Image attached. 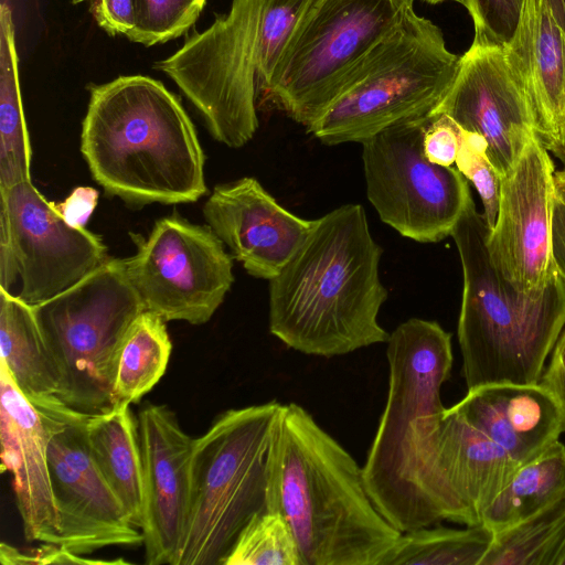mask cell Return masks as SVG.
<instances>
[{
  "instance_id": "obj_1",
  "label": "cell",
  "mask_w": 565,
  "mask_h": 565,
  "mask_svg": "<svg viewBox=\"0 0 565 565\" xmlns=\"http://www.w3.org/2000/svg\"><path fill=\"white\" fill-rule=\"evenodd\" d=\"M387 399L362 467L379 512L401 533L449 520L470 525L437 463L440 391L452 366L451 334L411 318L390 333Z\"/></svg>"
},
{
  "instance_id": "obj_2",
  "label": "cell",
  "mask_w": 565,
  "mask_h": 565,
  "mask_svg": "<svg viewBox=\"0 0 565 565\" xmlns=\"http://www.w3.org/2000/svg\"><path fill=\"white\" fill-rule=\"evenodd\" d=\"M382 254L361 204L313 220L269 280L270 333L288 348L323 358L386 343L390 333L379 322L388 296L379 273Z\"/></svg>"
},
{
  "instance_id": "obj_3",
  "label": "cell",
  "mask_w": 565,
  "mask_h": 565,
  "mask_svg": "<svg viewBox=\"0 0 565 565\" xmlns=\"http://www.w3.org/2000/svg\"><path fill=\"white\" fill-rule=\"evenodd\" d=\"M267 510L287 520L305 565H383L402 534L353 457L296 403L281 404L274 429Z\"/></svg>"
},
{
  "instance_id": "obj_4",
  "label": "cell",
  "mask_w": 565,
  "mask_h": 565,
  "mask_svg": "<svg viewBox=\"0 0 565 565\" xmlns=\"http://www.w3.org/2000/svg\"><path fill=\"white\" fill-rule=\"evenodd\" d=\"M81 152L96 182L129 204L191 203L207 192L191 118L174 94L148 76L90 88Z\"/></svg>"
},
{
  "instance_id": "obj_5",
  "label": "cell",
  "mask_w": 565,
  "mask_h": 565,
  "mask_svg": "<svg viewBox=\"0 0 565 565\" xmlns=\"http://www.w3.org/2000/svg\"><path fill=\"white\" fill-rule=\"evenodd\" d=\"M489 228L472 198L451 237L463 276L458 342L468 391L489 384H537L565 327V281L556 268L546 287L516 289L491 263Z\"/></svg>"
},
{
  "instance_id": "obj_6",
  "label": "cell",
  "mask_w": 565,
  "mask_h": 565,
  "mask_svg": "<svg viewBox=\"0 0 565 565\" xmlns=\"http://www.w3.org/2000/svg\"><path fill=\"white\" fill-rule=\"evenodd\" d=\"M276 399L225 411L194 439L186 527L175 565H223L243 527L267 511Z\"/></svg>"
},
{
  "instance_id": "obj_7",
  "label": "cell",
  "mask_w": 565,
  "mask_h": 565,
  "mask_svg": "<svg viewBox=\"0 0 565 565\" xmlns=\"http://www.w3.org/2000/svg\"><path fill=\"white\" fill-rule=\"evenodd\" d=\"M409 4L354 73L340 96L308 128L320 142H363L380 131L431 116L460 64L439 26Z\"/></svg>"
},
{
  "instance_id": "obj_8",
  "label": "cell",
  "mask_w": 565,
  "mask_h": 565,
  "mask_svg": "<svg viewBox=\"0 0 565 565\" xmlns=\"http://www.w3.org/2000/svg\"><path fill=\"white\" fill-rule=\"evenodd\" d=\"M143 310L122 260L114 258L77 285L33 307L60 370L57 397L63 404L89 416L115 407L120 351Z\"/></svg>"
},
{
  "instance_id": "obj_9",
  "label": "cell",
  "mask_w": 565,
  "mask_h": 565,
  "mask_svg": "<svg viewBox=\"0 0 565 565\" xmlns=\"http://www.w3.org/2000/svg\"><path fill=\"white\" fill-rule=\"evenodd\" d=\"M414 0H312L292 34L266 97L308 128L340 96Z\"/></svg>"
},
{
  "instance_id": "obj_10",
  "label": "cell",
  "mask_w": 565,
  "mask_h": 565,
  "mask_svg": "<svg viewBox=\"0 0 565 565\" xmlns=\"http://www.w3.org/2000/svg\"><path fill=\"white\" fill-rule=\"evenodd\" d=\"M262 0H233L230 11L156 67L203 117L211 136L241 148L257 128L258 22Z\"/></svg>"
},
{
  "instance_id": "obj_11",
  "label": "cell",
  "mask_w": 565,
  "mask_h": 565,
  "mask_svg": "<svg viewBox=\"0 0 565 565\" xmlns=\"http://www.w3.org/2000/svg\"><path fill=\"white\" fill-rule=\"evenodd\" d=\"M430 118L397 124L362 142L370 203L385 224L419 243L450 236L471 199L457 168L426 158L423 138Z\"/></svg>"
},
{
  "instance_id": "obj_12",
  "label": "cell",
  "mask_w": 565,
  "mask_h": 565,
  "mask_svg": "<svg viewBox=\"0 0 565 565\" xmlns=\"http://www.w3.org/2000/svg\"><path fill=\"white\" fill-rule=\"evenodd\" d=\"M108 259L100 237L68 225L31 181L0 190V289L35 307Z\"/></svg>"
},
{
  "instance_id": "obj_13",
  "label": "cell",
  "mask_w": 565,
  "mask_h": 565,
  "mask_svg": "<svg viewBox=\"0 0 565 565\" xmlns=\"http://www.w3.org/2000/svg\"><path fill=\"white\" fill-rule=\"evenodd\" d=\"M137 252L121 259L145 310L169 321L206 323L233 282V256L207 225L174 214L158 220Z\"/></svg>"
},
{
  "instance_id": "obj_14",
  "label": "cell",
  "mask_w": 565,
  "mask_h": 565,
  "mask_svg": "<svg viewBox=\"0 0 565 565\" xmlns=\"http://www.w3.org/2000/svg\"><path fill=\"white\" fill-rule=\"evenodd\" d=\"M555 171L550 152L534 137L501 178L499 211L487 247L497 270L521 291L543 290L555 271Z\"/></svg>"
},
{
  "instance_id": "obj_15",
  "label": "cell",
  "mask_w": 565,
  "mask_h": 565,
  "mask_svg": "<svg viewBox=\"0 0 565 565\" xmlns=\"http://www.w3.org/2000/svg\"><path fill=\"white\" fill-rule=\"evenodd\" d=\"M88 417L77 412L53 435L47 449L61 544L78 555L143 543L142 532L131 523L93 459Z\"/></svg>"
},
{
  "instance_id": "obj_16",
  "label": "cell",
  "mask_w": 565,
  "mask_h": 565,
  "mask_svg": "<svg viewBox=\"0 0 565 565\" xmlns=\"http://www.w3.org/2000/svg\"><path fill=\"white\" fill-rule=\"evenodd\" d=\"M446 114L483 137L488 156L503 175L536 137L529 99L512 73L503 47L471 44L456 78L433 115Z\"/></svg>"
},
{
  "instance_id": "obj_17",
  "label": "cell",
  "mask_w": 565,
  "mask_h": 565,
  "mask_svg": "<svg viewBox=\"0 0 565 565\" xmlns=\"http://www.w3.org/2000/svg\"><path fill=\"white\" fill-rule=\"evenodd\" d=\"M137 418L143 466L145 562L175 565L189 515L194 439L167 405L147 404Z\"/></svg>"
},
{
  "instance_id": "obj_18",
  "label": "cell",
  "mask_w": 565,
  "mask_h": 565,
  "mask_svg": "<svg viewBox=\"0 0 565 565\" xmlns=\"http://www.w3.org/2000/svg\"><path fill=\"white\" fill-rule=\"evenodd\" d=\"M76 413L70 407L60 413H40L0 363L1 468L12 475L15 504L28 542L61 544L47 449L53 435Z\"/></svg>"
},
{
  "instance_id": "obj_19",
  "label": "cell",
  "mask_w": 565,
  "mask_h": 565,
  "mask_svg": "<svg viewBox=\"0 0 565 565\" xmlns=\"http://www.w3.org/2000/svg\"><path fill=\"white\" fill-rule=\"evenodd\" d=\"M207 225L253 277L273 279L310 232L313 220L286 207L253 177L217 184L202 209Z\"/></svg>"
},
{
  "instance_id": "obj_20",
  "label": "cell",
  "mask_w": 565,
  "mask_h": 565,
  "mask_svg": "<svg viewBox=\"0 0 565 565\" xmlns=\"http://www.w3.org/2000/svg\"><path fill=\"white\" fill-rule=\"evenodd\" d=\"M503 50L533 110L536 137L557 158L565 149V26L547 0H524Z\"/></svg>"
},
{
  "instance_id": "obj_21",
  "label": "cell",
  "mask_w": 565,
  "mask_h": 565,
  "mask_svg": "<svg viewBox=\"0 0 565 565\" xmlns=\"http://www.w3.org/2000/svg\"><path fill=\"white\" fill-rule=\"evenodd\" d=\"M450 408L520 465L539 456L565 431L555 401L540 383L482 385L469 390Z\"/></svg>"
},
{
  "instance_id": "obj_22",
  "label": "cell",
  "mask_w": 565,
  "mask_h": 565,
  "mask_svg": "<svg viewBox=\"0 0 565 565\" xmlns=\"http://www.w3.org/2000/svg\"><path fill=\"white\" fill-rule=\"evenodd\" d=\"M436 449L446 486L466 511L470 525L481 524L482 512L520 463L450 407L438 422Z\"/></svg>"
},
{
  "instance_id": "obj_23",
  "label": "cell",
  "mask_w": 565,
  "mask_h": 565,
  "mask_svg": "<svg viewBox=\"0 0 565 565\" xmlns=\"http://www.w3.org/2000/svg\"><path fill=\"white\" fill-rule=\"evenodd\" d=\"M0 363L40 413H60L67 408L57 397L60 370L33 307L3 289H0Z\"/></svg>"
},
{
  "instance_id": "obj_24",
  "label": "cell",
  "mask_w": 565,
  "mask_h": 565,
  "mask_svg": "<svg viewBox=\"0 0 565 565\" xmlns=\"http://www.w3.org/2000/svg\"><path fill=\"white\" fill-rule=\"evenodd\" d=\"M87 439L104 479L137 527L143 524V466L138 418L129 404L93 415L87 420Z\"/></svg>"
},
{
  "instance_id": "obj_25",
  "label": "cell",
  "mask_w": 565,
  "mask_h": 565,
  "mask_svg": "<svg viewBox=\"0 0 565 565\" xmlns=\"http://www.w3.org/2000/svg\"><path fill=\"white\" fill-rule=\"evenodd\" d=\"M565 499V445L556 440L535 458L518 466L481 514L493 532L512 526Z\"/></svg>"
},
{
  "instance_id": "obj_26",
  "label": "cell",
  "mask_w": 565,
  "mask_h": 565,
  "mask_svg": "<svg viewBox=\"0 0 565 565\" xmlns=\"http://www.w3.org/2000/svg\"><path fill=\"white\" fill-rule=\"evenodd\" d=\"M31 147L24 119L12 12L0 7V190L31 181Z\"/></svg>"
},
{
  "instance_id": "obj_27",
  "label": "cell",
  "mask_w": 565,
  "mask_h": 565,
  "mask_svg": "<svg viewBox=\"0 0 565 565\" xmlns=\"http://www.w3.org/2000/svg\"><path fill=\"white\" fill-rule=\"evenodd\" d=\"M166 323L149 310H143L132 322L117 365L115 406L138 403L164 374L172 350Z\"/></svg>"
},
{
  "instance_id": "obj_28",
  "label": "cell",
  "mask_w": 565,
  "mask_h": 565,
  "mask_svg": "<svg viewBox=\"0 0 565 565\" xmlns=\"http://www.w3.org/2000/svg\"><path fill=\"white\" fill-rule=\"evenodd\" d=\"M494 537L483 524L403 532L383 565H480Z\"/></svg>"
},
{
  "instance_id": "obj_29",
  "label": "cell",
  "mask_w": 565,
  "mask_h": 565,
  "mask_svg": "<svg viewBox=\"0 0 565 565\" xmlns=\"http://www.w3.org/2000/svg\"><path fill=\"white\" fill-rule=\"evenodd\" d=\"M565 537V499L504 530L480 565H553Z\"/></svg>"
},
{
  "instance_id": "obj_30",
  "label": "cell",
  "mask_w": 565,
  "mask_h": 565,
  "mask_svg": "<svg viewBox=\"0 0 565 565\" xmlns=\"http://www.w3.org/2000/svg\"><path fill=\"white\" fill-rule=\"evenodd\" d=\"M223 565H305L296 536L278 511L256 514L241 531Z\"/></svg>"
},
{
  "instance_id": "obj_31",
  "label": "cell",
  "mask_w": 565,
  "mask_h": 565,
  "mask_svg": "<svg viewBox=\"0 0 565 565\" xmlns=\"http://www.w3.org/2000/svg\"><path fill=\"white\" fill-rule=\"evenodd\" d=\"M312 0H262L258 22V88L269 86L276 67Z\"/></svg>"
},
{
  "instance_id": "obj_32",
  "label": "cell",
  "mask_w": 565,
  "mask_h": 565,
  "mask_svg": "<svg viewBox=\"0 0 565 565\" xmlns=\"http://www.w3.org/2000/svg\"><path fill=\"white\" fill-rule=\"evenodd\" d=\"M206 0H136L137 22L126 36L151 46L181 36L198 20Z\"/></svg>"
},
{
  "instance_id": "obj_33",
  "label": "cell",
  "mask_w": 565,
  "mask_h": 565,
  "mask_svg": "<svg viewBox=\"0 0 565 565\" xmlns=\"http://www.w3.org/2000/svg\"><path fill=\"white\" fill-rule=\"evenodd\" d=\"M455 164L479 193L483 205L482 215L490 231L499 211L502 175L488 156V145L483 137L462 128Z\"/></svg>"
},
{
  "instance_id": "obj_34",
  "label": "cell",
  "mask_w": 565,
  "mask_h": 565,
  "mask_svg": "<svg viewBox=\"0 0 565 565\" xmlns=\"http://www.w3.org/2000/svg\"><path fill=\"white\" fill-rule=\"evenodd\" d=\"M524 0H462L473 26V44L504 47L513 38Z\"/></svg>"
},
{
  "instance_id": "obj_35",
  "label": "cell",
  "mask_w": 565,
  "mask_h": 565,
  "mask_svg": "<svg viewBox=\"0 0 565 565\" xmlns=\"http://www.w3.org/2000/svg\"><path fill=\"white\" fill-rule=\"evenodd\" d=\"M0 562L3 565L128 564L125 559L88 558L56 543H42L39 547L28 550H20L2 543L0 546Z\"/></svg>"
},
{
  "instance_id": "obj_36",
  "label": "cell",
  "mask_w": 565,
  "mask_h": 565,
  "mask_svg": "<svg viewBox=\"0 0 565 565\" xmlns=\"http://www.w3.org/2000/svg\"><path fill=\"white\" fill-rule=\"evenodd\" d=\"M462 128L448 115H433L423 138L426 158L436 164L452 167L460 147Z\"/></svg>"
},
{
  "instance_id": "obj_37",
  "label": "cell",
  "mask_w": 565,
  "mask_h": 565,
  "mask_svg": "<svg viewBox=\"0 0 565 565\" xmlns=\"http://www.w3.org/2000/svg\"><path fill=\"white\" fill-rule=\"evenodd\" d=\"M93 13L99 26L108 34L126 35L137 22L136 0H97Z\"/></svg>"
},
{
  "instance_id": "obj_38",
  "label": "cell",
  "mask_w": 565,
  "mask_h": 565,
  "mask_svg": "<svg viewBox=\"0 0 565 565\" xmlns=\"http://www.w3.org/2000/svg\"><path fill=\"white\" fill-rule=\"evenodd\" d=\"M98 203V191L92 186H77L55 209L71 226L84 228Z\"/></svg>"
},
{
  "instance_id": "obj_39",
  "label": "cell",
  "mask_w": 565,
  "mask_h": 565,
  "mask_svg": "<svg viewBox=\"0 0 565 565\" xmlns=\"http://www.w3.org/2000/svg\"><path fill=\"white\" fill-rule=\"evenodd\" d=\"M555 401L565 427V330L559 334L539 382Z\"/></svg>"
},
{
  "instance_id": "obj_40",
  "label": "cell",
  "mask_w": 565,
  "mask_h": 565,
  "mask_svg": "<svg viewBox=\"0 0 565 565\" xmlns=\"http://www.w3.org/2000/svg\"><path fill=\"white\" fill-rule=\"evenodd\" d=\"M551 253L553 264L565 281V201L557 193L552 215Z\"/></svg>"
},
{
  "instance_id": "obj_41",
  "label": "cell",
  "mask_w": 565,
  "mask_h": 565,
  "mask_svg": "<svg viewBox=\"0 0 565 565\" xmlns=\"http://www.w3.org/2000/svg\"><path fill=\"white\" fill-rule=\"evenodd\" d=\"M556 193L565 201V168L555 171Z\"/></svg>"
},
{
  "instance_id": "obj_42",
  "label": "cell",
  "mask_w": 565,
  "mask_h": 565,
  "mask_svg": "<svg viewBox=\"0 0 565 565\" xmlns=\"http://www.w3.org/2000/svg\"><path fill=\"white\" fill-rule=\"evenodd\" d=\"M553 565H565V537L555 555Z\"/></svg>"
},
{
  "instance_id": "obj_43",
  "label": "cell",
  "mask_w": 565,
  "mask_h": 565,
  "mask_svg": "<svg viewBox=\"0 0 565 565\" xmlns=\"http://www.w3.org/2000/svg\"><path fill=\"white\" fill-rule=\"evenodd\" d=\"M424 1L431 3V4H436V3H440L444 1H448V0H424ZM450 1H456V2L462 3V0H450Z\"/></svg>"
},
{
  "instance_id": "obj_44",
  "label": "cell",
  "mask_w": 565,
  "mask_h": 565,
  "mask_svg": "<svg viewBox=\"0 0 565 565\" xmlns=\"http://www.w3.org/2000/svg\"><path fill=\"white\" fill-rule=\"evenodd\" d=\"M557 159L563 163L565 168V149L558 154Z\"/></svg>"
},
{
  "instance_id": "obj_45",
  "label": "cell",
  "mask_w": 565,
  "mask_h": 565,
  "mask_svg": "<svg viewBox=\"0 0 565 565\" xmlns=\"http://www.w3.org/2000/svg\"><path fill=\"white\" fill-rule=\"evenodd\" d=\"M84 0H73L74 3L83 2Z\"/></svg>"
}]
</instances>
